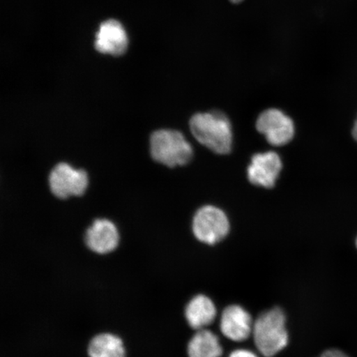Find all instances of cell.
Returning a JSON list of instances; mask_svg holds the SVG:
<instances>
[{"label": "cell", "mask_w": 357, "mask_h": 357, "mask_svg": "<svg viewBox=\"0 0 357 357\" xmlns=\"http://www.w3.org/2000/svg\"><path fill=\"white\" fill-rule=\"evenodd\" d=\"M190 128L199 144L217 154H229L233 145V132L229 118L220 111L196 114L190 120Z\"/></svg>", "instance_id": "cell-1"}, {"label": "cell", "mask_w": 357, "mask_h": 357, "mask_svg": "<svg viewBox=\"0 0 357 357\" xmlns=\"http://www.w3.org/2000/svg\"><path fill=\"white\" fill-rule=\"evenodd\" d=\"M149 150L155 162L169 168L185 166L193 156V149L181 132L158 129L151 134Z\"/></svg>", "instance_id": "cell-2"}, {"label": "cell", "mask_w": 357, "mask_h": 357, "mask_svg": "<svg viewBox=\"0 0 357 357\" xmlns=\"http://www.w3.org/2000/svg\"><path fill=\"white\" fill-rule=\"evenodd\" d=\"M287 318L280 307L262 312L253 324L254 342L259 351L266 357L279 354L288 345Z\"/></svg>", "instance_id": "cell-3"}, {"label": "cell", "mask_w": 357, "mask_h": 357, "mask_svg": "<svg viewBox=\"0 0 357 357\" xmlns=\"http://www.w3.org/2000/svg\"><path fill=\"white\" fill-rule=\"evenodd\" d=\"M48 185L51 193L57 199L80 197L86 194L89 187L88 174L83 169L60 162L49 174Z\"/></svg>", "instance_id": "cell-4"}, {"label": "cell", "mask_w": 357, "mask_h": 357, "mask_svg": "<svg viewBox=\"0 0 357 357\" xmlns=\"http://www.w3.org/2000/svg\"><path fill=\"white\" fill-rule=\"evenodd\" d=\"M192 229L199 242L214 245L221 242L229 234L230 223L220 208L206 205L196 212Z\"/></svg>", "instance_id": "cell-5"}, {"label": "cell", "mask_w": 357, "mask_h": 357, "mask_svg": "<svg viewBox=\"0 0 357 357\" xmlns=\"http://www.w3.org/2000/svg\"><path fill=\"white\" fill-rule=\"evenodd\" d=\"M256 127L267 142L275 146L287 145L294 135L292 119L278 109L263 112L257 119Z\"/></svg>", "instance_id": "cell-6"}, {"label": "cell", "mask_w": 357, "mask_h": 357, "mask_svg": "<svg viewBox=\"0 0 357 357\" xmlns=\"http://www.w3.org/2000/svg\"><path fill=\"white\" fill-rule=\"evenodd\" d=\"M119 231L113 221L98 218L89 226L84 235V243L91 252L98 255H107L118 248Z\"/></svg>", "instance_id": "cell-7"}, {"label": "cell", "mask_w": 357, "mask_h": 357, "mask_svg": "<svg viewBox=\"0 0 357 357\" xmlns=\"http://www.w3.org/2000/svg\"><path fill=\"white\" fill-rule=\"evenodd\" d=\"M282 166L279 155L274 151L255 154L248 168V180L254 185L271 189L275 186Z\"/></svg>", "instance_id": "cell-8"}, {"label": "cell", "mask_w": 357, "mask_h": 357, "mask_svg": "<svg viewBox=\"0 0 357 357\" xmlns=\"http://www.w3.org/2000/svg\"><path fill=\"white\" fill-rule=\"evenodd\" d=\"M128 38L121 22L109 20L102 22L96 35L95 48L102 54L119 56L126 52Z\"/></svg>", "instance_id": "cell-9"}, {"label": "cell", "mask_w": 357, "mask_h": 357, "mask_svg": "<svg viewBox=\"0 0 357 357\" xmlns=\"http://www.w3.org/2000/svg\"><path fill=\"white\" fill-rule=\"evenodd\" d=\"M221 332L231 341L247 340L252 333L251 315L240 305H230L223 310L220 320Z\"/></svg>", "instance_id": "cell-10"}, {"label": "cell", "mask_w": 357, "mask_h": 357, "mask_svg": "<svg viewBox=\"0 0 357 357\" xmlns=\"http://www.w3.org/2000/svg\"><path fill=\"white\" fill-rule=\"evenodd\" d=\"M185 314L187 323L192 328L199 331L213 322L217 310L211 298L199 294L187 303Z\"/></svg>", "instance_id": "cell-11"}, {"label": "cell", "mask_w": 357, "mask_h": 357, "mask_svg": "<svg viewBox=\"0 0 357 357\" xmlns=\"http://www.w3.org/2000/svg\"><path fill=\"white\" fill-rule=\"evenodd\" d=\"M87 351L89 357H126L122 339L111 333H102L93 337Z\"/></svg>", "instance_id": "cell-12"}, {"label": "cell", "mask_w": 357, "mask_h": 357, "mask_svg": "<svg viewBox=\"0 0 357 357\" xmlns=\"http://www.w3.org/2000/svg\"><path fill=\"white\" fill-rule=\"evenodd\" d=\"M189 357H220L222 348L215 334L208 330H199L188 344Z\"/></svg>", "instance_id": "cell-13"}, {"label": "cell", "mask_w": 357, "mask_h": 357, "mask_svg": "<svg viewBox=\"0 0 357 357\" xmlns=\"http://www.w3.org/2000/svg\"><path fill=\"white\" fill-rule=\"evenodd\" d=\"M229 357H258L252 351L248 350H236Z\"/></svg>", "instance_id": "cell-14"}, {"label": "cell", "mask_w": 357, "mask_h": 357, "mask_svg": "<svg viewBox=\"0 0 357 357\" xmlns=\"http://www.w3.org/2000/svg\"><path fill=\"white\" fill-rule=\"evenodd\" d=\"M320 357H349L344 352L337 349L328 350L324 352Z\"/></svg>", "instance_id": "cell-15"}, {"label": "cell", "mask_w": 357, "mask_h": 357, "mask_svg": "<svg viewBox=\"0 0 357 357\" xmlns=\"http://www.w3.org/2000/svg\"><path fill=\"white\" fill-rule=\"evenodd\" d=\"M351 136L354 137V139L357 142V118L355 120L354 123V126L351 128Z\"/></svg>", "instance_id": "cell-16"}, {"label": "cell", "mask_w": 357, "mask_h": 357, "mask_svg": "<svg viewBox=\"0 0 357 357\" xmlns=\"http://www.w3.org/2000/svg\"><path fill=\"white\" fill-rule=\"evenodd\" d=\"M230 1L234 3H239L241 2H243V0H230Z\"/></svg>", "instance_id": "cell-17"}, {"label": "cell", "mask_w": 357, "mask_h": 357, "mask_svg": "<svg viewBox=\"0 0 357 357\" xmlns=\"http://www.w3.org/2000/svg\"><path fill=\"white\" fill-rule=\"evenodd\" d=\"M355 245H356V248L357 249V236H356V238L355 240Z\"/></svg>", "instance_id": "cell-18"}]
</instances>
